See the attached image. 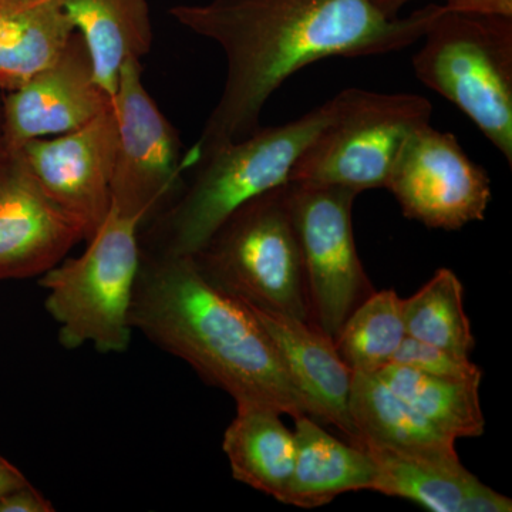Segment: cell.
Segmentation results:
<instances>
[{
  "label": "cell",
  "instance_id": "1",
  "mask_svg": "<svg viewBox=\"0 0 512 512\" xmlns=\"http://www.w3.org/2000/svg\"><path fill=\"white\" fill-rule=\"evenodd\" d=\"M444 5L389 18L372 0H210L177 5L171 18L217 43L227 59L220 100L197 143L190 167L215 148L258 130L269 97L288 77L333 56L396 52L420 40Z\"/></svg>",
  "mask_w": 512,
  "mask_h": 512
},
{
  "label": "cell",
  "instance_id": "2",
  "mask_svg": "<svg viewBox=\"0 0 512 512\" xmlns=\"http://www.w3.org/2000/svg\"><path fill=\"white\" fill-rule=\"evenodd\" d=\"M130 320L134 330L180 357L235 403L264 404L293 419L312 417L308 400L254 313L211 284L192 256L141 249Z\"/></svg>",
  "mask_w": 512,
  "mask_h": 512
},
{
  "label": "cell",
  "instance_id": "3",
  "mask_svg": "<svg viewBox=\"0 0 512 512\" xmlns=\"http://www.w3.org/2000/svg\"><path fill=\"white\" fill-rule=\"evenodd\" d=\"M348 89L299 119L231 141L202 156L191 183L153 221L141 249L150 254L192 256L238 208L288 183L293 165L316 137L359 96Z\"/></svg>",
  "mask_w": 512,
  "mask_h": 512
},
{
  "label": "cell",
  "instance_id": "4",
  "mask_svg": "<svg viewBox=\"0 0 512 512\" xmlns=\"http://www.w3.org/2000/svg\"><path fill=\"white\" fill-rule=\"evenodd\" d=\"M141 222L110 208L82 255L39 276L59 342L74 350L123 353L133 338L130 312L141 266Z\"/></svg>",
  "mask_w": 512,
  "mask_h": 512
},
{
  "label": "cell",
  "instance_id": "5",
  "mask_svg": "<svg viewBox=\"0 0 512 512\" xmlns=\"http://www.w3.org/2000/svg\"><path fill=\"white\" fill-rule=\"evenodd\" d=\"M413 69L476 124L512 165V16L444 5L421 37Z\"/></svg>",
  "mask_w": 512,
  "mask_h": 512
},
{
  "label": "cell",
  "instance_id": "6",
  "mask_svg": "<svg viewBox=\"0 0 512 512\" xmlns=\"http://www.w3.org/2000/svg\"><path fill=\"white\" fill-rule=\"evenodd\" d=\"M192 258L238 301L312 323L288 183L238 208Z\"/></svg>",
  "mask_w": 512,
  "mask_h": 512
},
{
  "label": "cell",
  "instance_id": "7",
  "mask_svg": "<svg viewBox=\"0 0 512 512\" xmlns=\"http://www.w3.org/2000/svg\"><path fill=\"white\" fill-rule=\"evenodd\" d=\"M431 103L416 94L360 89L293 165L288 183L333 185L356 192L386 188L404 144L430 123Z\"/></svg>",
  "mask_w": 512,
  "mask_h": 512
},
{
  "label": "cell",
  "instance_id": "8",
  "mask_svg": "<svg viewBox=\"0 0 512 512\" xmlns=\"http://www.w3.org/2000/svg\"><path fill=\"white\" fill-rule=\"evenodd\" d=\"M357 195L345 187L288 183L312 325L333 340L350 313L373 291L353 235Z\"/></svg>",
  "mask_w": 512,
  "mask_h": 512
},
{
  "label": "cell",
  "instance_id": "9",
  "mask_svg": "<svg viewBox=\"0 0 512 512\" xmlns=\"http://www.w3.org/2000/svg\"><path fill=\"white\" fill-rule=\"evenodd\" d=\"M113 109L117 150L111 207L121 215L136 218L143 227L183 190L181 174L190 164L177 128L144 86L141 60L130 59L121 66Z\"/></svg>",
  "mask_w": 512,
  "mask_h": 512
},
{
  "label": "cell",
  "instance_id": "10",
  "mask_svg": "<svg viewBox=\"0 0 512 512\" xmlns=\"http://www.w3.org/2000/svg\"><path fill=\"white\" fill-rule=\"evenodd\" d=\"M386 188L404 217L444 231L483 221L491 201L487 173L468 158L453 134L430 123L404 144Z\"/></svg>",
  "mask_w": 512,
  "mask_h": 512
},
{
  "label": "cell",
  "instance_id": "11",
  "mask_svg": "<svg viewBox=\"0 0 512 512\" xmlns=\"http://www.w3.org/2000/svg\"><path fill=\"white\" fill-rule=\"evenodd\" d=\"M117 150V120L107 110L83 127L36 138L20 148L33 177L89 241L111 208V178Z\"/></svg>",
  "mask_w": 512,
  "mask_h": 512
},
{
  "label": "cell",
  "instance_id": "12",
  "mask_svg": "<svg viewBox=\"0 0 512 512\" xmlns=\"http://www.w3.org/2000/svg\"><path fill=\"white\" fill-rule=\"evenodd\" d=\"M2 104V144L8 153L36 138L59 136L113 109L82 36L74 33L55 62L12 90Z\"/></svg>",
  "mask_w": 512,
  "mask_h": 512
},
{
  "label": "cell",
  "instance_id": "13",
  "mask_svg": "<svg viewBox=\"0 0 512 512\" xmlns=\"http://www.w3.org/2000/svg\"><path fill=\"white\" fill-rule=\"evenodd\" d=\"M82 229L43 191L19 151L0 154V281L29 279L60 264Z\"/></svg>",
  "mask_w": 512,
  "mask_h": 512
},
{
  "label": "cell",
  "instance_id": "14",
  "mask_svg": "<svg viewBox=\"0 0 512 512\" xmlns=\"http://www.w3.org/2000/svg\"><path fill=\"white\" fill-rule=\"evenodd\" d=\"M247 306L274 343L293 383L308 400L313 419L333 424L349 443L356 444L359 433L349 409L353 372L339 356L333 339L312 323Z\"/></svg>",
  "mask_w": 512,
  "mask_h": 512
},
{
  "label": "cell",
  "instance_id": "15",
  "mask_svg": "<svg viewBox=\"0 0 512 512\" xmlns=\"http://www.w3.org/2000/svg\"><path fill=\"white\" fill-rule=\"evenodd\" d=\"M375 461L372 491L413 501L431 512H511V498L497 493L467 470L457 457L420 456L372 443Z\"/></svg>",
  "mask_w": 512,
  "mask_h": 512
},
{
  "label": "cell",
  "instance_id": "16",
  "mask_svg": "<svg viewBox=\"0 0 512 512\" xmlns=\"http://www.w3.org/2000/svg\"><path fill=\"white\" fill-rule=\"evenodd\" d=\"M295 466L285 503L318 508L349 491L372 490L376 466L365 448L336 439L311 416L296 417Z\"/></svg>",
  "mask_w": 512,
  "mask_h": 512
},
{
  "label": "cell",
  "instance_id": "17",
  "mask_svg": "<svg viewBox=\"0 0 512 512\" xmlns=\"http://www.w3.org/2000/svg\"><path fill=\"white\" fill-rule=\"evenodd\" d=\"M222 450L232 477L284 504L295 466L296 440L272 407L238 402Z\"/></svg>",
  "mask_w": 512,
  "mask_h": 512
},
{
  "label": "cell",
  "instance_id": "18",
  "mask_svg": "<svg viewBox=\"0 0 512 512\" xmlns=\"http://www.w3.org/2000/svg\"><path fill=\"white\" fill-rule=\"evenodd\" d=\"M82 36L100 86L114 97L121 66L151 52L154 32L148 0H60Z\"/></svg>",
  "mask_w": 512,
  "mask_h": 512
},
{
  "label": "cell",
  "instance_id": "19",
  "mask_svg": "<svg viewBox=\"0 0 512 512\" xmlns=\"http://www.w3.org/2000/svg\"><path fill=\"white\" fill-rule=\"evenodd\" d=\"M350 416L359 440L402 453L457 457L456 440L437 430L377 373L353 372Z\"/></svg>",
  "mask_w": 512,
  "mask_h": 512
},
{
  "label": "cell",
  "instance_id": "20",
  "mask_svg": "<svg viewBox=\"0 0 512 512\" xmlns=\"http://www.w3.org/2000/svg\"><path fill=\"white\" fill-rule=\"evenodd\" d=\"M76 33L60 0H0V89H19L62 55Z\"/></svg>",
  "mask_w": 512,
  "mask_h": 512
},
{
  "label": "cell",
  "instance_id": "21",
  "mask_svg": "<svg viewBox=\"0 0 512 512\" xmlns=\"http://www.w3.org/2000/svg\"><path fill=\"white\" fill-rule=\"evenodd\" d=\"M377 375L450 439L483 436L485 419L480 403L483 377L453 379L431 376L399 363H390Z\"/></svg>",
  "mask_w": 512,
  "mask_h": 512
},
{
  "label": "cell",
  "instance_id": "22",
  "mask_svg": "<svg viewBox=\"0 0 512 512\" xmlns=\"http://www.w3.org/2000/svg\"><path fill=\"white\" fill-rule=\"evenodd\" d=\"M403 318L409 338L446 350L460 359H470L476 348L464 309L463 284L451 269H437L426 285L403 299Z\"/></svg>",
  "mask_w": 512,
  "mask_h": 512
},
{
  "label": "cell",
  "instance_id": "23",
  "mask_svg": "<svg viewBox=\"0 0 512 512\" xmlns=\"http://www.w3.org/2000/svg\"><path fill=\"white\" fill-rule=\"evenodd\" d=\"M406 338L403 299L386 289L360 302L333 342L352 372L377 373L393 363Z\"/></svg>",
  "mask_w": 512,
  "mask_h": 512
},
{
  "label": "cell",
  "instance_id": "24",
  "mask_svg": "<svg viewBox=\"0 0 512 512\" xmlns=\"http://www.w3.org/2000/svg\"><path fill=\"white\" fill-rule=\"evenodd\" d=\"M393 363L412 367L431 376L473 379L483 377V370L470 359H460L446 350L427 345L407 336L397 350Z\"/></svg>",
  "mask_w": 512,
  "mask_h": 512
},
{
  "label": "cell",
  "instance_id": "25",
  "mask_svg": "<svg viewBox=\"0 0 512 512\" xmlns=\"http://www.w3.org/2000/svg\"><path fill=\"white\" fill-rule=\"evenodd\" d=\"M380 12L389 18H397V13L410 0H372ZM448 9L461 12L487 13V15L512 16V0H444Z\"/></svg>",
  "mask_w": 512,
  "mask_h": 512
},
{
  "label": "cell",
  "instance_id": "26",
  "mask_svg": "<svg viewBox=\"0 0 512 512\" xmlns=\"http://www.w3.org/2000/svg\"><path fill=\"white\" fill-rule=\"evenodd\" d=\"M55 505L28 483L0 497V512H53Z\"/></svg>",
  "mask_w": 512,
  "mask_h": 512
},
{
  "label": "cell",
  "instance_id": "27",
  "mask_svg": "<svg viewBox=\"0 0 512 512\" xmlns=\"http://www.w3.org/2000/svg\"><path fill=\"white\" fill-rule=\"evenodd\" d=\"M29 480L15 464L0 456V497L15 488L28 484Z\"/></svg>",
  "mask_w": 512,
  "mask_h": 512
},
{
  "label": "cell",
  "instance_id": "28",
  "mask_svg": "<svg viewBox=\"0 0 512 512\" xmlns=\"http://www.w3.org/2000/svg\"><path fill=\"white\" fill-rule=\"evenodd\" d=\"M3 153V144H2V104H0V154Z\"/></svg>",
  "mask_w": 512,
  "mask_h": 512
}]
</instances>
